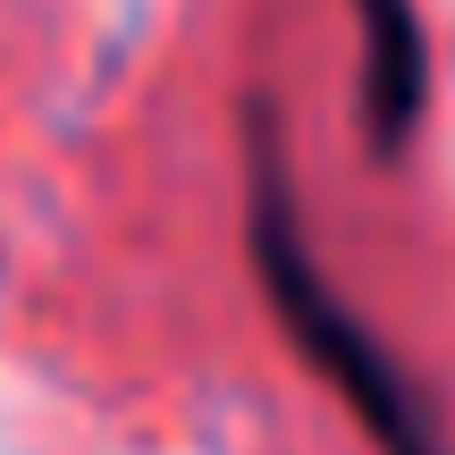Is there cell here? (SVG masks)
Masks as SVG:
<instances>
[{"mask_svg": "<svg viewBox=\"0 0 455 455\" xmlns=\"http://www.w3.org/2000/svg\"><path fill=\"white\" fill-rule=\"evenodd\" d=\"M430 110V34L413 0H355V118L363 152L396 161Z\"/></svg>", "mask_w": 455, "mask_h": 455, "instance_id": "2", "label": "cell"}, {"mask_svg": "<svg viewBox=\"0 0 455 455\" xmlns=\"http://www.w3.org/2000/svg\"><path fill=\"white\" fill-rule=\"evenodd\" d=\"M244 261H253L261 304L287 329L295 363L338 388V405L355 413V430L379 455H455L447 413L430 405V388L405 371V355L379 338V321L329 270L321 236L304 220V195H295V161H287L270 101H244Z\"/></svg>", "mask_w": 455, "mask_h": 455, "instance_id": "1", "label": "cell"}]
</instances>
